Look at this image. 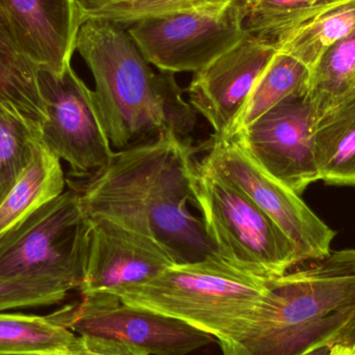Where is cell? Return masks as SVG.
<instances>
[{
	"label": "cell",
	"instance_id": "cell-30",
	"mask_svg": "<svg viewBox=\"0 0 355 355\" xmlns=\"http://www.w3.org/2000/svg\"><path fill=\"white\" fill-rule=\"evenodd\" d=\"M81 8H89V6H95V4L102 3V2L114 1V0H78Z\"/></svg>",
	"mask_w": 355,
	"mask_h": 355
},
{
	"label": "cell",
	"instance_id": "cell-3",
	"mask_svg": "<svg viewBox=\"0 0 355 355\" xmlns=\"http://www.w3.org/2000/svg\"><path fill=\"white\" fill-rule=\"evenodd\" d=\"M355 318V250L331 252L269 281L256 320L223 355H302L333 345Z\"/></svg>",
	"mask_w": 355,
	"mask_h": 355
},
{
	"label": "cell",
	"instance_id": "cell-14",
	"mask_svg": "<svg viewBox=\"0 0 355 355\" xmlns=\"http://www.w3.org/2000/svg\"><path fill=\"white\" fill-rule=\"evenodd\" d=\"M25 55L62 76L72 66L81 23L78 0H0Z\"/></svg>",
	"mask_w": 355,
	"mask_h": 355
},
{
	"label": "cell",
	"instance_id": "cell-10",
	"mask_svg": "<svg viewBox=\"0 0 355 355\" xmlns=\"http://www.w3.org/2000/svg\"><path fill=\"white\" fill-rule=\"evenodd\" d=\"M50 315L73 333L116 340L150 355H188L216 340L178 319L106 293L81 295L79 302Z\"/></svg>",
	"mask_w": 355,
	"mask_h": 355
},
{
	"label": "cell",
	"instance_id": "cell-2",
	"mask_svg": "<svg viewBox=\"0 0 355 355\" xmlns=\"http://www.w3.org/2000/svg\"><path fill=\"white\" fill-rule=\"evenodd\" d=\"M75 49L95 81V96L114 151L168 133L192 141L196 112L174 73L155 72L126 27L101 19L81 23Z\"/></svg>",
	"mask_w": 355,
	"mask_h": 355
},
{
	"label": "cell",
	"instance_id": "cell-25",
	"mask_svg": "<svg viewBox=\"0 0 355 355\" xmlns=\"http://www.w3.org/2000/svg\"><path fill=\"white\" fill-rule=\"evenodd\" d=\"M78 289L71 279L45 273L0 277V312L54 306Z\"/></svg>",
	"mask_w": 355,
	"mask_h": 355
},
{
	"label": "cell",
	"instance_id": "cell-6",
	"mask_svg": "<svg viewBox=\"0 0 355 355\" xmlns=\"http://www.w3.org/2000/svg\"><path fill=\"white\" fill-rule=\"evenodd\" d=\"M89 234L79 193L70 187L0 241V277L45 273L80 287Z\"/></svg>",
	"mask_w": 355,
	"mask_h": 355
},
{
	"label": "cell",
	"instance_id": "cell-24",
	"mask_svg": "<svg viewBox=\"0 0 355 355\" xmlns=\"http://www.w3.org/2000/svg\"><path fill=\"white\" fill-rule=\"evenodd\" d=\"M235 0H114L81 8V21L101 19L129 27L145 19L193 10H217Z\"/></svg>",
	"mask_w": 355,
	"mask_h": 355
},
{
	"label": "cell",
	"instance_id": "cell-8",
	"mask_svg": "<svg viewBox=\"0 0 355 355\" xmlns=\"http://www.w3.org/2000/svg\"><path fill=\"white\" fill-rule=\"evenodd\" d=\"M200 162L237 186L292 240L302 263L327 256L336 236L300 194L269 175L235 137H213Z\"/></svg>",
	"mask_w": 355,
	"mask_h": 355
},
{
	"label": "cell",
	"instance_id": "cell-16",
	"mask_svg": "<svg viewBox=\"0 0 355 355\" xmlns=\"http://www.w3.org/2000/svg\"><path fill=\"white\" fill-rule=\"evenodd\" d=\"M313 152L319 180L355 187V89L317 114Z\"/></svg>",
	"mask_w": 355,
	"mask_h": 355
},
{
	"label": "cell",
	"instance_id": "cell-9",
	"mask_svg": "<svg viewBox=\"0 0 355 355\" xmlns=\"http://www.w3.org/2000/svg\"><path fill=\"white\" fill-rule=\"evenodd\" d=\"M40 85L47 114L41 125L42 143L79 179L107 166L116 151L102 122L95 92L72 66L62 76L40 71Z\"/></svg>",
	"mask_w": 355,
	"mask_h": 355
},
{
	"label": "cell",
	"instance_id": "cell-4",
	"mask_svg": "<svg viewBox=\"0 0 355 355\" xmlns=\"http://www.w3.org/2000/svg\"><path fill=\"white\" fill-rule=\"evenodd\" d=\"M270 279L210 257L173 265L148 283L106 294L129 306L178 319L223 346L256 320Z\"/></svg>",
	"mask_w": 355,
	"mask_h": 355
},
{
	"label": "cell",
	"instance_id": "cell-15",
	"mask_svg": "<svg viewBox=\"0 0 355 355\" xmlns=\"http://www.w3.org/2000/svg\"><path fill=\"white\" fill-rule=\"evenodd\" d=\"M62 160L42 141L22 172L0 198V241L66 191Z\"/></svg>",
	"mask_w": 355,
	"mask_h": 355
},
{
	"label": "cell",
	"instance_id": "cell-18",
	"mask_svg": "<svg viewBox=\"0 0 355 355\" xmlns=\"http://www.w3.org/2000/svg\"><path fill=\"white\" fill-rule=\"evenodd\" d=\"M310 78L311 71L300 60L277 51L223 137H234L286 98L308 93Z\"/></svg>",
	"mask_w": 355,
	"mask_h": 355
},
{
	"label": "cell",
	"instance_id": "cell-5",
	"mask_svg": "<svg viewBox=\"0 0 355 355\" xmlns=\"http://www.w3.org/2000/svg\"><path fill=\"white\" fill-rule=\"evenodd\" d=\"M194 202L205 230L225 262L264 279L281 277L302 261L281 227L242 190L196 162Z\"/></svg>",
	"mask_w": 355,
	"mask_h": 355
},
{
	"label": "cell",
	"instance_id": "cell-23",
	"mask_svg": "<svg viewBox=\"0 0 355 355\" xmlns=\"http://www.w3.org/2000/svg\"><path fill=\"white\" fill-rule=\"evenodd\" d=\"M42 141L41 125L0 102V196L26 166Z\"/></svg>",
	"mask_w": 355,
	"mask_h": 355
},
{
	"label": "cell",
	"instance_id": "cell-17",
	"mask_svg": "<svg viewBox=\"0 0 355 355\" xmlns=\"http://www.w3.org/2000/svg\"><path fill=\"white\" fill-rule=\"evenodd\" d=\"M40 71L19 46L0 4V102L42 125L47 114L40 85Z\"/></svg>",
	"mask_w": 355,
	"mask_h": 355
},
{
	"label": "cell",
	"instance_id": "cell-22",
	"mask_svg": "<svg viewBox=\"0 0 355 355\" xmlns=\"http://www.w3.org/2000/svg\"><path fill=\"white\" fill-rule=\"evenodd\" d=\"M355 89V29L334 44L311 71L309 94L317 112Z\"/></svg>",
	"mask_w": 355,
	"mask_h": 355
},
{
	"label": "cell",
	"instance_id": "cell-28",
	"mask_svg": "<svg viewBox=\"0 0 355 355\" xmlns=\"http://www.w3.org/2000/svg\"><path fill=\"white\" fill-rule=\"evenodd\" d=\"M331 345L323 344V345L313 348V349L309 350L306 354L302 355H331Z\"/></svg>",
	"mask_w": 355,
	"mask_h": 355
},
{
	"label": "cell",
	"instance_id": "cell-13",
	"mask_svg": "<svg viewBox=\"0 0 355 355\" xmlns=\"http://www.w3.org/2000/svg\"><path fill=\"white\" fill-rule=\"evenodd\" d=\"M275 53V46L248 33L232 49L194 73L186 89L189 104L212 126L214 137L227 132Z\"/></svg>",
	"mask_w": 355,
	"mask_h": 355
},
{
	"label": "cell",
	"instance_id": "cell-1",
	"mask_svg": "<svg viewBox=\"0 0 355 355\" xmlns=\"http://www.w3.org/2000/svg\"><path fill=\"white\" fill-rule=\"evenodd\" d=\"M196 149L168 133L116 152L92 176L67 184L79 193L87 218H103L155 240L176 264L218 257L194 202Z\"/></svg>",
	"mask_w": 355,
	"mask_h": 355
},
{
	"label": "cell",
	"instance_id": "cell-32",
	"mask_svg": "<svg viewBox=\"0 0 355 355\" xmlns=\"http://www.w3.org/2000/svg\"><path fill=\"white\" fill-rule=\"evenodd\" d=\"M0 198H1V196H0Z\"/></svg>",
	"mask_w": 355,
	"mask_h": 355
},
{
	"label": "cell",
	"instance_id": "cell-21",
	"mask_svg": "<svg viewBox=\"0 0 355 355\" xmlns=\"http://www.w3.org/2000/svg\"><path fill=\"white\" fill-rule=\"evenodd\" d=\"M344 1L346 0H248L245 29L277 48L306 21Z\"/></svg>",
	"mask_w": 355,
	"mask_h": 355
},
{
	"label": "cell",
	"instance_id": "cell-27",
	"mask_svg": "<svg viewBox=\"0 0 355 355\" xmlns=\"http://www.w3.org/2000/svg\"><path fill=\"white\" fill-rule=\"evenodd\" d=\"M333 345L347 348L355 345V318L348 327L340 334Z\"/></svg>",
	"mask_w": 355,
	"mask_h": 355
},
{
	"label": "cell",
	"instance_id": "cell-31",
	"mask_svg": "<svg viewBox=\"0 0 355 355\" xmlns=\"http://www.w3.org/2000/svg\"><path fill=\"white\" fill-rule=\"evenodd\" d=\"M50 355H71L68 354H50Z\"/></svg>",
	"mask_w": 355,
	"mask_h": 355
},
{
	"label": "cell",
	"instance_id": "cell-20",
	"mask_svg": "<svg viewBox=\"0 0 355 355\" xmlns=\"http://www.w3.org/2000/svg\"><path fill=\"white\" fill-rule=\"evenodd\" d=\"M355 29V0H346L310 19L277 46V51L312 71L323 54Z\"/></svg>",
	"mask_w": 355,
	"mask_h": 355
},
{
	"label": "cell",
	"instance_id": "cell-26",
	"mask_svg": "<svg viewBox=\"0 0 355 355\" xmlns=\"http://www.w3.org/2000/svg\"><path fill=\"white\" fill-rule=\"evenodd\" d=\"M71 355H150L139 348L128 344L95 337V336H76L71 347Z\"/></svg>",
	"mask_w": 355,
	"mask_h": 355
},
{
	"label": "cell",
	"instance_id": "cell-7",
	"mask_svg": "<svg viewBox=\"0 0 355 355\" xmlns=\"http://www.w3.org/2000/svg\"><path fill=\"white\" fill-rule=\"evenodd\" d=\"M248 0L217 10L145 19L127 27L144 58L162 72L196 73L245 37Z\"/></svg>",
	"mask_w": 355,
	"mask_h": 355
},
{
	"label": "cell",
	"instance_id": "cell-12",
	"mask_svg": "<svg viewBox=\"0 0 355 355\" xmlns=\"http://www.w3.org/2000/svg\"><path fill=\"white\" fill-rule=\"evenodd\" d=\"M89 252L79 292L112 293L143 285L176 264L155 240L103 218H89Z\"/></svg>",
	"mask_w": 355,
	"mask_h": 355
},
{
	"label": "cell",
	"instance_id": "cell-29",
	"mask_svg": "<svg viewBox=\"0 0 355 355\" xmlns=\"http://www.w3.org/2000/svg\"><path fill=\"white\" fill-rule=\"evenodd\" d=\"M331 355H355V345L347 348L331 345Z\"/></svg>",
	"mask_w": 355,
	"mask_h": 355
},
{
	"label": "cell",
	"instance_id": "cell-19",
	"mask_svg": "<svg viewBox=\"0 0 355 355\" xmlns=\"http://www.w3.org/2000/svg\"><path fill=\"white\" fill-rule=\"evenodd\" d=\"M75 339L50 314L0 312V355L70 354Z\"/></svg>",
	"mask_w": 355,
	"mask_h": 355
},
{
	"label": "cell",
	"instance_id": "cell-11",
	"mask_svg": "<svg viewBox=\"0 0 355 355\" xmlns=\"http://www.w3.org/2000/svg\"><path fill=\"white\" fill-rule=\"evenodd\" d=\"M317 114L309 92L290 96L232 137L269 175L300 194L319 180L313 152Z\"/></svg>",
	"mask_w": 355,
	"mask_h": 355
}]
</instances>
